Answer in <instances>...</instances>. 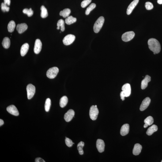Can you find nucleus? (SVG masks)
Listing matches in <instances>:
<instances>
[{
  "label": "nucleus",
  "mask_w": 162,
  "mask_h": 162,
  "mask_svg": "<svg viewBox=\"0 0 162 162\" xmlns=\"http://www.w3.org/2000/svg\"><path fill=\"white\" fill-rule=\"evenodd\" d=\"M148 44L150 50L153 52L155 54L160 52L161 47L160 43L157 40L154 38H151L148 41Z\"/></svg>",
  "instance_id": "obj_1"
},
{
  "label": "nucleus",
  "mask_w": 162,
  "mask_h": 162,
  "mask_svg": "<svg viewBox=\"0 0 162 162\" xmlns=\"http://www.w3.org/2000/svg\"><path fill=\"white\" fill-rule=\"evenodd\" d=\"M104 21V17L101 16L97 20L93 26V30L95 33H98L103 27Z\"/></svg>",
  "instance_id": "obj_2"
},
{
  "label": "nucleus",
  "mask_w": 162,
  "mask_h": 162,
  "mask_svg": "<svg viewBox=\"0 0 162 162\" xmlns=\"http://www.w3.org/2000/svg\"><path fill=\"white\" fill-rule=\"evenodd\" d=\"M59 70L58 67H54L48 69L46 73V75L48 78L53 79L56 77L58 74Z\"/></svg>",
  "instance_id": "obj_3"
},
{
  "label": "nucleus",
  "mask_w": 162,
  "mask_h": 162,
  "mask_svg": "<svg viewBox=\"0 0 162 162\" xmlns=\"http://www.w3.org/2000/svg\"><path fill=\"white\" fill-rule=\"evenodd\" d=\"M99 113V110L97 107L92 105L89 110V116L91 119L93 120H96L97 118Z\"/></svg>",
  "instance_id": "obj_4"
},
{
  "label": "nucleus",
  "mask_w": 162,
  "mask_h": 162,
  "mask_svg": "<svg viewBox=\"0 0 162 162\" xmlns=\"http://www.w3.org/2000/svg\"><path fill=\"white\" fill-rule=\"evenodd\" d=\"M26 89L28 99H30L33 97L35 94L36 88L34 85L29 84L27 86Z\"/></svg>",
  "instance_id": "obj_5"
},
{
  "label": "nucleus",
  "mask_w": 162,
  "mask_h": 162,
  "mask_svg": "<svg viewBox=\"0 0 162 162\" xmlns=\"http://www.w3.org/2000/svg\"><path fill=\"white\" fill-rule=\"evenodd\" d=\"M135 33L133 31L126 32L122 35V39L125 42H128L132 40L134 38Z\"/></svg>",
  "instance_id": "obj_6"
},
{
  "label": "nucleus",
  "mask_w": 162,
  "mask_h": 162,
  "mask_svg": "<svg viewBox=\"0 0 162 162\" xmlns=\"http://www.w3.org/2000/svg\"><path fill=\"white\" fill-rule=\"evenodd\" d=\"M75 39V37L74 35L72 34L68 35L64 38L63 43L65 45H69L73 43Z\"/></svg>",
  "instance_id": "obj_7"
},
{
  "label": "nucleus",
  "mask_w": 162,
  "mask_h": 162,
  "mask_svg": "<svg viewBox=\"0 0 162 162\" xmlns=\"http://www.w3.org/2000/svg\"><path fill=\"white\" fill-rule=\"evenodd\" d=\"M42 44L41 42L39 39H36L35 41L34 51L35 53L38 54L40 52L42 48Z\"/></svg>",
  "instance_id": "obj_8"
},
{
  "label": "nucleus",
  "mask_w": 162,
  "mask_h": 162,
  "mask_svg": "<svg viewBox=\"0 0 162 162\" xmlns=\"http://www.w3.org/2000/svg\"><path fill=\"white\" fill-rule=\"evenodd\" d=\"M151 102V99L149 97H147L144 99L140 106V111H143L147 108Z\"/></svg>",
  "instance_id": "obj_9"
},
{
  "label": "nucleus",
  "mask_w": 162,
  "mask_h": 162,
  "mask_svg": "<svg viewBox=\"0 0 162 162\" xmlns=\"http://www.w3.org/2000/svg\"><path fill=\"white\" fill-rule=\"evenodd\" d=\"M7 111L9 113L12 115L18 116L19 115V112L16 107L13 105L9 106L6 109Z\"/></svg>",
  "instance_id": "obj_10"
},
{
  "label": "nucleus",
  "mask_w": 162,
  "mask_h": 162,
  "mask_svg": "<svg viewBox=\"0 0 162 162\" xmlns=\"http://www.w3.org/2000/svg\"><path fill=\"white\" fill-rule=\"evenodd\" d=\"M74 112L73 110H69L65 114L64 116V119L66 122H70L74 116Z\"/></svg>",
  "instance_id": "obj_11"
},
{
  "label": "nucleus",
  "mask_w": 162,
  "mask_h": 162,
  "mask_svg": "<svg viewBox=\"0 0 162 162\" xmlns=\"http://www.w3.org/2000/svg\"><path fill=\"white\" fill-rule=\"evenodd\" d=\"M96 147L99 152L102 153L104 151L105 147V144L103 140L98 139L97 140L96 143Z\"/></svg>",
  "instance_id": "obj_12"
},
{
  "label": "nucleus",
  "mask_w": 162,
  "mask_h": 162,
  "mask_svg": "<svg viewBox=\"0 0 162 162\" xmlns=\"http://www.w3.org/2000/svg\"><path fill=\"white\" fill-rule=\"evenodd\" d=\"M122 89L124 92L126 97H128L130 96L131 90L130 84L128 83L125 84L122 87Z\"/></svg>",
  "instance_id": "obj_13"
},
{
  "label": "nucleus",
  "mask_w": 162,
  "mask_h": 162,
  "mask_svg": "<svg viewBox=\"0 0 162 162\" xmlns=\"http://www.w3.org/2000/svg\"><path fill=\"white\" fill-rule=\"evenodd\" d=\"M139 1V0H134L130 4L127 10V14L128 15H130L133 9L138 4Z\"/></svg>",
  "instance_id": "obj_14"
},
{
  "label": "nucleus",
  "mask_w": 162,
  "mask_h": 162,
  "mask_svg": "<svg viewBox=\"0 0 162 162\" xmlns=\"http://www.w3.org/2000/svg\"><path fill=\"white\" fill-rule=\"evenodd\" d=\"M28 26L25 23L17 24L16 27V29L18 33L21 34L23 33L28 29Z\"/></svg>",
  "instance_id": "obj_15"
},
{
  "label": "nucleus",
  "mask_w": 162,
  "mask_h": 162,
  "mask_svg": "<svg viewBox=\"0 0 162 162\" xmlns=\"http://www.w3.org/2000/svg\"><path fill=\"white\" fill-rule=\"evenodd\" d=\"M151 78L150 76L148 75L145 76V78L143 80L141 83V88L144 89L148 86V83L150 82Z\"/></svg>",
  "instance_id": "obj_16"
},
{
  "label": "nucleus",
  "mask_w": 162,
  "mask_h": 162,
  "mask_svg": "<svg viewBox=\"0 0 162 162\" xmlns=\"http://www.w3.org/2000/svg\"><path fill=\"white\" fill-rule=\"evenodd\" d=\"M129 131V126L126 124L123 125L121 128L120 133L121 135L124 136L128 134Z\"/></svg>",
  "instance_id": "obj_17"
},
{
  "label": "nucleus",
  "mask_w": 162,
  "mask_h": 162,
  "mask_svg": "<svg viewBox=\"0 0 162 162\" xmlns=\"http://www.w3.org/2000/svg\"><path fill=\"white\" fill-rule=\"evenodd\" d=\"M142 149V146L140 144H135L133 150V153L135 156H137L141 153Z\"/></svg>",
  "instance_id": "obj_18"
},
{
  "label": "nucleus",
  "mask_w": 162,
  "mask_h": 162,
  "mask_svg": "<svg viewBox=\"0 0 162 162\" xmlns=\"http://www.w3.org/2000/svg\"><path fill=\"white\" fill-rule=\"evenodd\" d=\"M29 47V45L27 43L24 44L21 46L20 53L22 56H24L26 55L28 51Z\"/></svg>",
  "instance_id": "obj_19"
},
{
  "label": "nucleus",
  "mask_w": 162,
  "mask_h": 162,
  "mask_svg": "<svg viewBox=\"0 0 162 162\" xmlns=\"http://www.w3.org/2000/svg\"><path fill=\"white\" fill-rule=\"evenodd\" d=\"M158 129V127L156 125H153L148 129L146 133L148 135L150 136L153 134L155 132L157 131Z\"/></svg>",
  "instance_id": "obj_20"
},
{
  "label": "nucleus",
  "mask_w": 162,
  "mask_h": 162,
  "mask_svg": "<svg viewBox=\"0 0 162 162\" xmlns=\"http://www.w3.org/2000/svg\"><path fill=\"white\" fill-rule=\"evenodd\" d=\"M2 44L4 48L8 49L9 48L10 45V41L9 38L5 37L2 41Z\"/></svg>",
  "instance_id": "obj_21"
},
{
  "label": "nucleus",
  "mask_w": 162,
  "mask_h": 162,
  "mask_svg": "<svg viewBox=\"0 0 162 162\" xmlns=\"http://www.w3.org/2000/svg\"><path fill=\"white\" fill-rule=\"evenodd\" d=\"M71 11L69 9H65L61 11L59 13L60 15L62 16L64 18H66L69 16Z\"/></svg>",
  "instance_id": "obj_22"
},
{
  "label": "nucleus",
  "mask_w": 162,
  "mask_h": 162,
  "mask_svg": "<svg viewBox=\"0 0 162 162\" xmlns=\"http://www.w3.org/2000/svg\"><path fill=\"white\" fill-rule=\"evenodd\" d=\"M57 29H59L60 28L61 31L63 32L65 30L64 21L63 20L61 19L59 20L57 23Z\"/></svg>",
  "instance_id": "obj_23"
},
{
  "label": "nucleus",
  "mask_w": 162,
  "mask_h": 162,
  "mask_svg": "<svg viewBox=\"0 0 162 162\" xmlns=\"http://www.w3.org/2000/svg\"><path fill=\"white\" fill-rule=\"evenodd\" d=\"M76 21V18L73 17V16H71L67 17L65 19V22L66 24L69 25L75 22Z\"/></svg>",
  "instance_id": "obj_24"
},
{
  "label": "nucleus",
  "mask_w": 162,
  "mask_h": 162,
  "mask_svg": "<svg viewBox=\"0 0 162 162\" xmlns=\"http://www.w3.org/2000/svg\"><path fill=\"white\" fill-rule=\"evenodd\" d=\"M68 102V99L67 97L64 96L61 98L60 100L59 105L61 107L63 108L67 104Z\"/></svg>",
  "instance_id": "obj_25"
},
{
  "label": "nucleus",
  "mask_w": 162,
  "mask_h": 162,
  "mask_svg": "<svg viewBox=\"0 0 162 162\" xmlns=\"http://www.w3.org/2000/svg\"><path fill=\"white\" fill-rule=\"evenodd\" d=\"M15 27V23L13 20H11L8 24V31L10 32H13L14 31Z\"/></svg>",
  "instance_id": "obj_26"
},
{
  "label": "nucleus",
  "mask_w": 162,
  "mask_h": 162,
  "mask_svg": "<svg viewBox=\"0 0 162 162\" xmlns=\"http://www.w3.org/2000/svg\"><path fill=\"white\" fill-rule=\"evenodd\" d=\"M40 9L41 11V17L43 18H46L48 15L47 9L44 5H42Z\"/></svg>",
  "instance_id": "obj_27"
},
{
  "label": "nucleus",
  "mask_w": 162,
  "mask_h": 162,
  "mask_svg": "<svg viewBox=\"0 0 162 162\" xmlns=\"http://www.w3.org/2000/svg\"><path fill=\"white\" fill-rule=\"evenodd\" d=\"M84 143L83 141H81L79 143L77 146V149L78 150L79 153L81 155H82L84 154V151L83 148L84 146Z\"/></svg>",
  "instance_id": "obj_28"
},
{
  "label": "nucleus",
  "mask_w": 162,
  "mask_h": 162,
  "mask_svg": "<svg viewBox=\"0 0 162 162\" xmlns=\"http://www.w3.org/2000/svg\"><path fill=\"white\" fill-rule=\"evenodd\" d=\"M96 4L95 3H92L87 8L86 10L85 14L86 15H89L91 11L94 9L96 7Z\"/></svg>",
  "instance_id": "obj_29"
},
{
  "label": "nucleus",
  "mask_w": 162,
  "mask_h": 162,
  "mask_svg": "<svg viewBox=\"0 0 162 162\" xmlns=\"http://www.w3.org/2000/svg\"><path fill=\"white\" fill-rule=\"evenodd\" d=\"M51 104V99L49 98H47L46 99L45 104V109L46 112H48L49 111L50 107Z\"/></svg>",
  "instance_id": "obj_30"
},
{
  "label": "nucleus",
  "mask_w": 162,
  "mask_h": 162,
  "mask_svg": "<svg viewBox=\"0 0 162 162\" xmlns=\"http://www.w3.org/2000/svg\"><path fill=\"white\" fill-rule=\"evenodd\" d=\"M154 122V119L152 117L149 116L147 117L144 120V122L145 123L147 124L148 126H150Z\"/></svg>",
  "instance_id": "obj_31"
},
{
  "label": "nucleus",
  "mask_w": 162,
  "mask_h": 162,
  "mask_svg": "<svg viewBox=\"0 0 162 162\" xmlns=\"http://www.w3.org/2000/svg\"><path fill=\"white\" fill-rule=\"evenodd\" d=\"M23 12L24 14H27L28 17H29L33 15V11L32 10L31 8L29 9L26 8L24 9L23 11Z\"/></svg>",
  "instance_id": "obj_32"
},
{
  "label": "nucleus",
  "mask_w": 162,
  "mask_h": 162,
  "mask_svg": "<svg viewBox=\"0 0 162 162\" xmlns=\"http://www.w3.org/2000/svg\"><path fill=\"white\" fill-rule=\"evenodd\" d=\"M92 0H84L81 3V7L84 8L90 3Z\"/></svg>",
  "instance_id": "obj_33"
},
{
  "label": "nucleus",
  "mask_w": 162,
  "mask_h": 162,
  "mask_svg": "<svg viewBox=\"0 0 162 162\" xmlns=\"http://www.w3.org/2000/svg\"><path fill=\"white\" fill-rule=\"evenodd\" d=\"M146 8L147 10H151L153 9V5L152 3L149 2H146L145 4Z\"/></svg>",
  "instance_id": "obj_34"
},
{
  "label": "nucleus",
  "mask_w": 162,
  "mask_h": 162,
  "mask_svg": "<svg viewBox=\"0 0 162 162\" xmlns=\"http://www.w3.org/2000/svg\"><path fill=\"white\" fill-rule=\"evenodd\" d=\"M1 8L2 11L4 12H9V8L4 3H2L1 4Z\"/></svg>",
  "instance_id": "obj_35"
},
{
  "label": "nucleus",
  "mask_w": 162,
  "mask_h": 162,
  "mask_svg": "<svg viewBox=\"0 0 162 162\" xmlns=\"http://www.w3.org/2000/svg\"><path fill=\"white\" fill-rule=\"evenodd\" d=\"M65 143H66V145L69 147H72L73 144V143L72 140L66 137L65 139Z\"/></svg>",
  "instance_id": "obj_36"
},
{
  "label": "nucleus",
  "mask_w": 162,
  "mask_h": 162,
  "mask_svg": "<svg viewBox=\"0 0 162 162\" xmlns=\"http://www.w3.org/2000/svg\"><path fill=\"white\" fill-rule=\"evenodd\" d=\"M120 96L121 99H122V101H124L125 100V98L126 97V95L123 91H122L121 92H120Z\"/></svg>",
  "instance_id": "obj_37"
},
{
  "label": "nucleus",
  "mask_w": 162,
  "mask_h": 162,
  "mask_svg": "<svg viewBox=\"0 0 162 162\" xmlns=\"http://www.w3.org/2000/svg\"><path fill=\"white\" fill-rule=\"evenodd\" d=\"M35 162H45L43 159L41 158H36L35 160Z\"/></svg>",
  "instance_id": "obj_38"
},
{
  "label": "nucleus",
  "mask_w": 162,
  "mask_h": 162,
  "mask_svg": "<svg viewBox=\"0 0 162 162\" xmlns=\"http://www.w3.org/2000/svg\"><path fill=\"white\" fill-rule=\"evenodd\" d=\"M4 0V3L5 4L8 5H10L11 3V0Z\"/></svg>",
  "instance_id": "obj_39"
},
{
  "label": "nucleus",
  "mask_w": 162,
  "mask_h": 162,
  "mask_svg": "<svg viewBox=\"0 0 162 162\" xmlns=\"http://www.w3.org/2000/svg\"><path fill=\"white\" fill-rule=\"evenodd\" d=\"M4 124L3 121L2 119H0V126H2Z\"/></svg>",
  "instance_id": "obj_40"
},
{
  "label": "nucleus",
  "mask_w": 162,
  "mask_h": 162,
  "mask_svg": "<svg viewBox=\"0 0 162 162\" xmlns=\"http://www.w3.org/2000/svg\"><path fill=\"white\" fill-rule=\"evenodd\" d=\"M157 2L160 4H162V0H157Z\"/></svg>",
  "instance_id": "obj_41"
},
{
  "label": "nucleus",
  "mask_w": 162,
  "mask_h": 162,
  "mask_svg": "<svg viewBox=\"0 0 162 162\" xmlns=\"http://www.w3.org/2000/svg\"><path fill=\"white\" fill-rule=\"evenodd\" d=\"M148 126H148V125L147 124L145 123V124H144V128H146Z\"/></svg>",
  "instance_id": "obj_42"
},
{
  "label": "nucleus",
  "mask_w": 162,
  "mask_h": 162,
  "mask_svg": "<svg viewBox=\"0 0 162 162\" xmlns=\"http://www.w3.org/2000/svg\"><path fill=\"white\" fill-rule=\"evenodd\" d=\"M95 106H96V107H97V106L96 105H95Z\"/></svg>",
  "instance_id": "obj_43"
},
{
  "label": "nucleus",
  "mask_w": 162,
  "mask_h": 162,
  "mask_svg": "<svg viewBox=\"0 0 162 162\" xmlns=\"http://www.w3.org/2000/svg\"><path fill=\"white\" fill-rule=\"evenodd\" d=\"M161 162H162V161H161Z\"/></svg>",
  "instance_id": "obj_44"
}]
</instances>
